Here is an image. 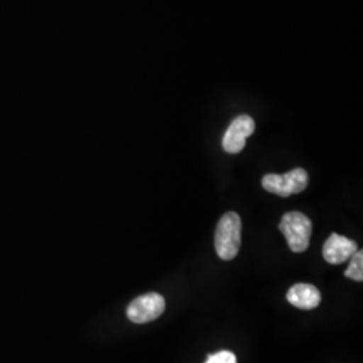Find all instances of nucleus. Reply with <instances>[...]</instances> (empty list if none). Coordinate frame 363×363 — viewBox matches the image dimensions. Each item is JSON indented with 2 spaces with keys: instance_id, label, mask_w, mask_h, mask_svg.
Here are the masks:
<instances>
[{
  "instance_id": "nucleus-7",
  "label": "nucleus",
  "mask_w": 363,
  "mask_h": 363,
  "mask_svg": "<svg viewBox=\"0 0 363 363\" xmlns=\"http://www.w3.org/2000/svg\"><path fill=\"white\" fill-rule=\"evenodd\" d=\"M286 300L298 310L308 311L316 308L320 304L322 295L319 289L311 284H295L289 288Z\"/></svg>"
},
{
  "instance_id": "nucleus-1",
  "label": "nucleus",
  "mask_w": 363,
  "mask_h": 363,
  "mask_svg": "<svg viewBox=\"0 0 363 363\" xmlns=\"http://www.w3.org/2000/svg\"><path fill=\"white\" fill-rule=\"evenodd\" d=\"M241 218L237 213L229 211L222 216L214 237V245L218 257L225 261L233 259L241 247Z\"/></svg>"
},
{
  "instance_id": "nucleus-4",
  "label": "nucleus",
  "mask_w": 363,
  "mask_h": 363,
  "mask_svg": "<svg viewBox=\"0 0 363 363\" xmlns=\"http://www.w3.org/2000/svg\"><path fill=\"white\" fill-rule=\"evenodd\" d=\"M166 310V300L156 292H150L135 298L128 308L127 316L130 322L136 325H143L157 319Z\"/></svg>"
},
{
  "instance_id": "nucleus-3",
  "label": "nucleus",
  "mask_w": 363,
  "mask_h": 363,
  "mask_svg": "<svg viewBox=\"0 0 363 363\" xmlns=\"http://www.w3.org/2000/svg\"><path fill=\"white\" fill-rule=\"evenodd\" d=\"M308 186V174L304 169H294L286 174H268L262 178V187L279 196H291L304 191Z\"/></svg>"
},
{
  "instance_id": "nucleus-2",
  "label": "nucleus",
  "mask_w": 363,
  "mask_h": 363,
  "mask_svg": "<svg viewBox=\"0 0 363 363\" xmlns=\"http://www.w3.org/2000/svg\"><path fill=\"white\" fill-rule=\"evenodd\" d=\"M280 232L284 234L288 247L294 253H303L310 247L312 222L300 211H289L280 220Z\"/></svg>"
},
{
  "instance_id": "nucleus-5",
  "label": "nucleus",
  "mask_w": 363,
  "mask_h": 363,
  "mask_svg": "<svg viewBox=\"0 0 363 363\" xmlns=\"http://www.w3.org/2000/svg\"><path fill=\"white\" fill-rule=\"evenodd\" d=\"M255 120L247 115L234 118L230 127L225 132L222 139V147L229 154H238L244 150L247 139L255 132Z\"/></svg>"
},
{
  "instance_id": "nucleus-9",
  "label": "nucleus",
  "mask_w": 363,
  "mask_h": 363,
  "mask_svg": "<svg viewBox=\"0 0 363 363\" xmlns=\"http://www.w3.org/2000/svg\"><path fill=\"white\" fill-rule=\"evenodd\" d=\"M205 363H237V357L232 351L222 350L208 355Z\"/></svg>"
},
{
  "instance_id": "nucleus-8",
  "label": "nucleus",
  "mask_w": 363,
  "mask_h": 363,
  "mask_svg": "<svg viewBox=\"0 0 363 363\" xmlns=\"http://www.w3.org/2000/svg\"><path fill=\"white\" fill-rule=\"evenodd\" d=\"M345 276L354 281H363V252L357 250L350 259V265L345 271Z\"/></svg>"
},
{
  "instance_id": "nucleus-6",
  "label": "nucleus",
  "mask_w": 363,
  "mask_h": 363,
  "mask_svg": "<svg viewBox=\"0 0 363 363\" xmlns=\"http://www.w3.org/2000/svg\"><path fill=\"white\" fill-rule=\"evenodd\" d=\"M358 250V245L347 237L333 233L323 245V259L331 265H339L354 256Z\"/></svg>"
}]
</instances>
